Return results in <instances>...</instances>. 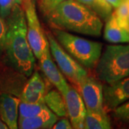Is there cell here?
Masks as SVG:
<instances>
[{"label": "cell", "instance_id": "6da1fadb", "mask_svg": "<svg viewBox=\"0 0 129 129\" xmlns=\"http://www.w3.org/2000/svg\"><path fill=\"white\" fill-rule=\"evenodd\" d=\"M7 19L4 51L7 60L15 70L29 77L35 68V57L27 40L24 11L20 5L16 3Z\"/></svg>", "mask_w": 129, "mask_h": 129}, {"label": "cell", "instance_id": "44dd1931", "mask_svg": "<svg viewBox=\"0 0 129 129\" xmlns=\"http://www.w3.org/2000/svg\"><path fill=\"white\" fill-rule=\"evenodd\" d=\"M16 4V0H0V15L3 19L7 18L14 5Z\"/></svg>", "mask_w": 129, "mask_h": 129}, {"label": "cell", "instance_id": "484cf974", "mask_svg": "<svg viewBox=\"0 0 129 129\" xmlns=\"http://www.w3.org/2000/svg\"><path fill=\"white\" fill-rule=\"evenodd\" d=\"M0 129H9L7 125L5 124V123L2 121V120L0 118Z\"/></svg>", "mask_w": 129, "mask_h": 129}, {"label": "cell", "instance_id": "e0dca14e", "mask_svg": "<svg viewBox=\"0 0 129 129\" xmlns=\"http://www.w3.org/2000/svg\"><path fill=\"white\" fill-rule=\"evenodd\" d=\"M50 111L45 103H26L20 101L19 106V118H30L41 115Z\"/></svg>", "mask_w": 129, "mask_h": 129}, {"label": "cell", "instance_id": "7402d4cb", "mask_svg": "<svg viewBox=\"0 0 129 129\" xmlns=\"http://www.w3.org/2000/svg\"><path fill=\"white\" fill-rule=\"evenodd\" d=\"M6 34L7 24L5 22V19L0 17V55L5 50Z\"/></svg>", "mask_w": 129, "mask_h": 129}, {"label": "cell", "instance_id": "4fadbf2b", "mask_svg": "<svg viewBox=\"0 0 129 129\" xmlns=\"http://www.w3.org/2000/svg\"><path fill=\"white\" fill-rule=\"evenodd\" d=\"M57 120V116L51 111L30 118H19L18 129H51Z\"/></svg>", "mask_w": 129, "mask_h": 129}, {"label": "cell", "instance_id": "2e32d148", "mask_svg": "<svg viewBox=\"0 0 129 129\" xmlns=\"http://www.w3.org/2000/svg\"><path fill=\"white\" fill-rule=\"evenodd\" d=\"M84 129H111V121L106 111L103 112L86 111Z\"/></svg>", "mask_w": 129, "mask_h": 129}, {"label": "cell", "instance_id": "f1b7e54d", "mask_svg": "<svg viewBox=\"0 0 129 129\" xmlns=\"http://www.w3.org/2000/svg\"><path fill=\"white\" fill-rule=\"evenodd\" d=\"M121 129H125V128H121Z\"/></svg>", "mask_w": 129, "mask_h": 129}, {"label": "cell", "instance_id": "52a82bcc", "mask_svg": "<svg viewBox=\"0 0 129 129\" xmlns=\"http://www.w3.org/2000/svg\"><path fill=\"white\" fill-rule=\"evenodd\" d=\"M77 87L87 111L93 112L106 111L103 106V86L99 81L87 75Z\"/></svg>", "mask_w": 129, "mask_h": 129}, {"label": "cell", "instance_id": "277c9868", "mask_svg": "<svg viewBox=\"0 0 129 129\" xmlns=\"http://www.w3.org/2000/svg\"><path fill=\"white\" fill-rule=\"evenodd\" d=\"M52 33L62 47L80 65L90 69L96 66L102 53L101 43L75 36L63 29L54 28Z\"/></svg>", "mask_w": 129, "mask_h": 129}, {"label": "cell", "instance_id": "9c48e42d", "mask_svg": "<svg viewBox=\"0 0 129 129\" xmlns=\"http://www.w3.org/2000/svg\"><path fill=\"white\" fill-rule=\"evenodd\" d=\"M104 109L113 111L129 100V75L120 80L103 86Z\"/></svg>", "mask_w": 129, "mask_h": 129}, {"label": "cell", "instance_id": "603a6c76", "mask_svg": "<svg viewBox=\"0 0 129 129\" xmlns=\"http://www.w3.org/2000/svg\"><path fill=\"white\" fill-rule=\"evenodd\" d=\"M52 129H73L72 125L68 118L65 117L60 119L58 121L57 120L55 123L52 126Z\"/></svg>", "mask_w": 129, "mask_h": 129}, {"label": "cell", "instance_id": "ac0fdd59", "mask_svg": "<svg viewBox=\"0 0 129 129\" xmlns=\"http://www.w3.org/2000/svg\"><path fill=\"white\" fill-rule=\"evenodd\" d=\"M95 12L100 18L106 21L113 13L112 6L106 0H76Z\"/></svg>", "mask_w": 129, "mask_h": 129}, {"label": "cell", "instance_id": "83f0119b", "mask_svg": "<svg viewBox=\"0 0 129 129\" xmlns=\"http://www.w3.org/2000/svg\"><path fill=\"white\" fill-rule=\"evenodd\" d=\"M42 129H49V128H42Z\"/></svg>", "mask_w": 129, "mask_h": 129}, {"label": "cell", "instance_id": "cb8c5ba5", "mask_svg": "<svg viewBox=\"0 0 129 129\" xmlns=\"http://www.w3.org/2000/svg\"><path fill=\"white\" fill-rule=\"evenodd\" d=\"M106 1L114 8H117L123 2V0H106Z\"/></svg>", "mask_w": 129, "mask_h": 129}, {"label": "cell", "instance_id": "ba28073f", "mask_svg": "<svg viewBox=\"0 0 129 129\" xmlns=\"http://www.w3.org/2000/svg\"><path fill=\"white\" fill-rule=\"evenodd\" d=\"M67 114L73 129H84V123L86 115V108L82 98L75 89L70 86L64 94Z\"/></svg>", "mask_w": 129, "mask_h": 129}, {"label": "cell", "instance_id": "4316f807", "mask_svg": "<svg viewBox=\"0 0 129 129\" xmlns=\"http://www.w3.org/2000/svg\"><path fill=\"white\" fill-rule=\"evenodd\" d=\"M128 23H129V15H128Z\"/></svg>", "mask_w": 129, "mask_h": 129}, {"label": "cell", "instance_id": "8fae6325", "mask_svg": "<svg viewBox=\"0 0 129 129\" xmlns=\"http://www.w3.org/2000/svg\"><path fill=\"white\" fill-rule=\"evenodd\" d=\"M47 92V85L38 71L34 72L26 82L19 96L21 101L26 103H45L44 97Z\"/></svg>", "mask_w": 129, "mask_h": 129}, {"label": "cell", "instance_id": "d6986e66", "mask_svg": "<svg viewBox=\"0 0 129 129\" xmlns=\"http://www.w3.org/2000/svg\"><path fill=\"white\" fill-rule=\"evenodd\" d=\"M113 111L115 118L129 124V100L116 107Z\"/></svg>", "mask_w": 129, "mask_h": 129}, {"label": "cell", "instance_id": "ffe728a7", "mask_svg": "<svg viewBox=\"0 0 129 129\" xmlns=\"http://www.w3.org/2000/svg\"><path fill=\"white\" fill-rule=\"evenodd\" d=\"M64 0H38L40 9L45 16L49 14Z\"/></svg>", "mask_w": 129, "mask_h": 129}, {"label": "cell", "instance_id": "7a4b0ae2", "mask_svg": "<svg viewBox=\"0 0 129 129\" xmlns=\"http://www.w3.org/2000/svg\"><path fill=\"white\" fill-rule=\"evenodd\" d=\"M53 28L86 35H101L103 22L98 14L76 0H64L46 16Z\"/></svg>", "mask_w": 129, "mask_h": 129}, {"label": "cell", "instance_id": "f546056e", "mask_svg": "<svg viewBox=\"0 0 129 129\" xmlns=\"http://www.w3.org/2000/svg\"><path fill=\"white\" fill-rule=\"evenodd\" d=\"M35 2H36V0H35Z\"/></svg>", "mask_w": 129, "mask_h": 129}, {"label": "cell", "instance_id": "30bf717a", "mask_svg": "<svg viewBox=\"0 0 129 129\" xmlns=\"http://www.w3.org/2000/svg\"><path fill=\"white\" fill-rule=\"evenodd\" d=\"M39 61L42 71L48 81L52 84L62 95H64L68 90L69 84L66 82L63 75L52 59L49 45L44 50Z\"/></svg>", "mask_w": 129, "mask_h": 129}, {"label": "cell", "instance_id": "5b68a950", "mask_svg": "<svg viewBox=\"0 0 129 129\" xmlns=\"http://www.w3.org/2000/svg\"><path fill=\"white\" fill-rule=\"evenodd\" d=\"M46 37L51 55L53 57L57 67L71 83L78 86L82 80L88 75L87 71L64 50L50 32H47Z\"/></svg>", "mask_w": 129, "mask_h": 129}, {"label": "cell", "instance_id": "3957f363", "mask_svg": "<svg viewBox=\"0 0 129 129\" xmlns=\"http://www.w3.org/2000/svg\"><path fill=\"white\" fill-rule=\"evenodd\" d=\"M97 78L107 84L117 82L129 75V44L108 45L95 66Z\"/></svg>", "mask_w": 129, "mask_h": 129}, {"label": "cell", "instance_id": "7c38bea8", "mask_svg": "<svg viewBox=\"0 0 129 129\" xmlns=\"http://www.w3.org/2000/svg\"><path fill=\"white\" fill-rule=\"evenodd\" d=\"M20 99L9 93L0 94V118L9 129H18Z\"/></svg>", "mask_w": 129, "mask_h": 129}, {"label": "cell", "instance_id": "5bb4252c", "mask_svg": "<svg viewBox=\"0 0 129 129\" xmlns=\"http://www.w3.org/2000/svg\"><path fill=\"white\" fill-rule=\"evenodd\" d=\"M104 38L112 43H129V31L121 27L112 14L106 21Z\"/></svg>", "mask_w": 129, "mask_h": 129}, {"label": "cell", "instance_id": "d4e9b609", "mask_svg": "<svg viewBox=\"0 0 129 129\" xmlns=\"http://www.w3.org/2000/svg\"><path fill=\"white\" fill-rule=\"evenodd\" d=\"M31 1H32V0H16V3L20 5L22 7V9H23L24 7L27 5H28Z\"/></svg>", "mask_w": 129, "mask_h": 129}, {"label": "cell", "instance_id": "9a60e30c", "mask_svg": "<svg viewBox=\"0 0 129 129\" xmlns=\"http://www.w3.org/2000/svg\"><path fill=\"white\" fill-rule=\"evenodd\" d=\"M44 102L57 117H66L68 115L64 97L57 90L52 89L47 92L44 97Z\"/></svg>", "mask_w": 129, "mask_h": 129}, {"label": "cell", "instance_id": "8992f818", "mask_svg": "<svg viewBox=\"0 0 129 129\" xmlns=\"http://www.w3.org/2000/svg\"><path fill=\"white\" fill-rule=\"evenodd\" d=\"M27 20V37L29 45L35 57L39 60L49 45L46 35L44 34L37 17L35 1L32 0L23 8Z\"/></svg>", "mask_w": 129, "mask_h": 129}]
</instances>
